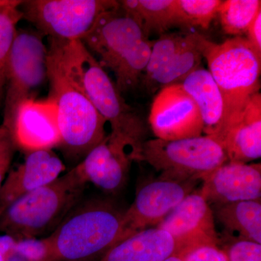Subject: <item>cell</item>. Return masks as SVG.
<instances>
[{
    "mask_svg": "<svg viewBox=\"0 0 261 261\" xmlns=\"http://www.w3.org/2000/svg\"><path fill=\"white\" fill-rule=\"evenodd\" d=\"M49 99L56 104L59 147L70 157L84 158L107 137V122L89 100L70 67L64 42L48 38Z\"/></svg>",
    "mask_w": 261,
    "mask_h": 261,
    "instance_id": "obj_1",
    "label": "cell"
},
{
    "mask_svg": "<svg viewBox=\"0 0 261 261\" xmlns=\"http://www.w3.org/2000/svg\"><path fill=\"white\" fill-rule=\"evenodd\" d=\"M103 68L116 78L120 93L130 92L140 84L148 63L152 42L121 5L104 12L81 39Z\"/></svg>",
    "mask_w": 261,
    "mask_h": 261,
    "instance_id": "obj_2",
    "label": "cell"
},
{
    "mask_svg": "<svg viewBox=\"0 0 261 261\" xmlns=\"http://www.w3.org/2000/svg\"><path fill=\"white\" fill-rule=\"evenodd\" d=\"M124 211L109 200H81L48 235L56 261H97L123 240Z\"/></svg>",
    "mask_w": 261,
    "mask_h": 261,
    "instance_id": "obj_3",
    "label": "cell"
},
{
    "mask_svg": "<svg viewBox=\"0 0 261 261\" xmlns=\"http://www.w3.org/2000/svg\"><path fill=\"white\" fill-rule=\"evenodd\" d=\"M70 67L99 114L111 124L110 135L123 142L132 161L147 137V126L127 104L104 68L81 40L64 41Z\"/></svg>",
    "mask_w": 261,
    "mask_h": 261,
    "instance_id": "obj_4",
    "label": "cell"
},
{
    "mask_svg": "<svg viewBox=\"0 0 261 261\" xmlns=\"http://www.w3.org/2000/svg\"><path fill=\"white\" fill-rule=\"evenodd\" d=\"M86 185L73 168L56 181L19 197L0 214V232L15 240L51 233L82 200Z\"/></svg>",
    "mask_w": 261,
    "mask_h": 261,
    "instance_id": "obj_5",
    "label": "cell"
},
{
    "mask_svg": "<svg viewBox=\"0 0 261 261\" xmlns=\"http://www.w3.org/2000/svg\"><path fill=\"white\" fill-rule=\"evenodd\" d=\"M199 45L224 99L225 123L221 140L225 130L240 119L252 97L260 92L261 61L243 37L217 44L200 34Z\"/></svg>",
    "mask_w": 261,
    "mask_h": 261,
    "instance_id": "obj_6",
    "label": "cell"
},
{
    "mask_svg": "<svg viewBox=\"0 0 261 261\" xmlns=\"http://www.w3.org/2000/svg\"><path fill=\"white\" fill-rule=\"evenodd\" d=\"M135 161L148 163L161 172V179L185 181L202 180L228 160L218 137L202 135L178 140H146Z\"/></svg>",
    "mask_w": 261,
    "mask_h": 261,
    "instance_id": "obj_7",
    "label": "cell"
},
{
    "mask_svg": "<svg viewBox=\"0 0 261 261\" xmlns=\"http://www.w3.org/2000/svg\"><path fill=\"white\" fill-rule=\"evenodd\" d=\"M119 6L115 0H28L19 9L47 38L81 40L104 12Z\"/></svg>",
    "mask_w": 261,
    "mask_h": 261,
    "instance_id": "obj_8",
    "label": "cell"
},
{
    "mask_svg": "<svg viewBox=\"0 0 261 261\" xmlns=\"http://www.w3.org/2000/svg\"><path fill=\"white\" fill-rule=\"evenodd\" d=\"M40 32L17 31L10 51L5 89L4 118L9 128L17 110L47 79V47Z\"/></svg>",
    "mask_w": 261,
    "mask_h": 261,
    "instance_id": "obj_9",
    "label": "cell"
},
{
    "mask_svg": "<svg viewBox=\"0 0 261 261\" xmlns=\"http://www.w3.org/2000/svg\"><path fill=\"white\" fill-rule=\"evenodd\" d=\"M197 181L159 178L141 187L133 203L124 211L123 240L142 230L156 227L187 195L194 191Z\"/></svg>",
    "mask_w": 261,
    "mask_h": 261,
    "instance_id": "obj_10",
    "label": "cell"
},
{
    "mask_svg": "<svg viewBox=\"0 0 261 261\" xmlns=\"http://www.w3.org/2000/svg\"><path fill=\"white\" fill-rule=\"evenodd\" d=\"M156 138L178 140L202 136L203 123L195 101L181 84L160 89L149 116Z\"/></svg>",
    "mask_w": 261,
    "mask_h": 261,
    "instance_id": "obj_11",
    "label": "cell"
},
{
    "mask_svg": "<svg viewBox=\"0 0 261 261\" xmlns=\"http://www.w3.org/2000/svg\"><path fill=\"white\" fill-rule=\"evenodd\" d=\"M155 228L172 237L181 252L202 245H219L214 212L200 190L187 195Z\"/></svg>",
    "mask_w": 261,
    "mask_h": 261,
    "instance_id": "obj_12",
    "label": "cell"
},
{
    "mask_svg": "<svg viewBox=\"0 0 261 261\" xmlns=\"http://www.w3.org/2000/svg\"><path fill=\"white\" fill-rule=\"evenodd\" d=\"M9 130L16 148L27 152L59 147L61 135L56 104L29 98L20 105Z\"/></svg>",
    "mask_w": 261,
    "mask_h": 261,
    "instance_id": "obj_13",
    "label": "cell"
},
{
    "mask_svg": "<svg viewBox=\"0 0 261 261\" xmlns=\"http://www.w3.org/2000/svg\"><path fill=\"white\" fill-rule=\"evenodd\" d=\"M200 191L209 205L261 200L260 163L227 162L205 176Z\"/></svg>",
    "mask_w": 261,
    "mask_h": 261,
    "instance_id": "obj_14",
    "label": "cell"
},
{
    "mask_svg": "<svg viewBox=\"0 0 261 261\" xmlns=\"http://www.w3.org/2000/svg\"><path fill=\"white\" fill-rule=\"evenodd\" d=\"M132 162L128 147L109 135L74 168L86 183L116 193L124 187Z\"/></svg>",
    "mask_w": 261,
    "mask_h": 261,
    "instance_id": "obj_15",
    "label": "cell"
},
{
    "mask_svg": "<svg viewBox=\"0 0 261 261\" xmlns=\"http://www.w3.org/2000/svg\"><path fill=\"white\" fill-rule=\"evenodd\" d=\"M65 170L64 163L53 149L28 152L0 189V214L19 197L56 181Z\"/></svg>",
    "mask_w": 261,
    "mask_h": 261,
    "instance_id": "obj_16",
    "label": "cell"
},
{
    "mask_svg": "<svg viewBox=\"0 0 261 261\" xmlns=\"http://www.w3.org/2000/svg\"><path fill=\"white\" fill-rule=\"evenodd\" d=\"M228 161L249 163L261 156V94H255L240 119L221 137Z\"/></svg>",
    "mask_w": 261,
    "mask_h": 261,
    "instance_id": "obj_17",
    "label": "cell"
},
{
    "mask_svg": "<svg viewBox=\"0 0 261 261\" xmlns=\"http://www.w3.org/2000/svg\"><path fill=\"white\" fill-rule=\"evenodd\" d=\"M178 252L177 245L169 233L149 228L116 244L97 261H163Z\"/></svg>",
    "mask_w": 261,
    "mask_h": 261,
    "instance_id": "obj_18",
    "label": "cell"
},
{
    "mask_svg": "<svg viewBox=\"0 0 261 261\" xmlns=\"http://www.w3.org/2000/svg\"><path fill=\"white\" fill-rule=\"evenodd\" d=\"M180 84L198 108L203 123V133L219 139L224 127L225 103L210 72L198 68Z\"/></svg>",
    "mask_w": 261,
    "mask_h": 261,
    "instance_id": "obj_19",
    "label": "cell"
},
{
    "mask_svg": "<svg viewBox=\"0 0 261 261\" xmlns=\"http://www.w3.org/2000/svg\"><path fill=\"white\" fill-rule=\"evenodd\" d=\"M119 3L147 38L153 34L162 35L173 27H182L177 0H123Z\"/></svg>",
    "mask_w": 261,
    "mask_h": 261,
    "instance_id": "obj_20",
    "label": "cell"
},
{
    "mask_svg": "<svg viewBox=\"0 0 261 261\" xmlns=\"http://www.w3.org/2000/svg\"><path fill=\"white\" fill-rule=\"evenodd\" d=\"M215 209L214 218L228 238L261 244V200L240 201Z\"/></svg>",
    "mask_w": 261,
    "mask_h": 261,
    "instance_id": "obj_21",
    "label": "cell"
},
{
    "mask_svg": "<svg viewBox=\"0 0 261 261\" xmlns=\"http://www.w3.org/2000/svg\"><path fill=\"white\" fill-rule=\"evenodd\" d=\"M200 34L187 33L179 50L159 73L144 85L147 92L154 93L168 86L180 84L192 72L200 68L203 56L199 45Z\"/></svg>",
    "mask_w": 261,
    "mask_h": 261,
    "instance_id": "obj_22",
    "label": "cell"
},
{
    "mask_svg": "<svg viewBox=\"0 0 261 261\" xmlns=\"http://www.w3.org/2000/svg\"><path fill=\"white\" fill-rule=\"evenodd\" d=\"M260 12V0H227L220 5L217 15L224 34L237 37L246 35Z\"/></svg>",
    "mask_w": 261,
    "mask_h": 261,
    "instance_id": "obj_23",
    "label": "cell"
},
{
    "mask_svg": "<svg viewBox=\"0 0 261 261\" xmlns=\"http://www.w3.org/2000/svg\"><path fill=\"white\" fill-rule=\"evenodd\" d=\"M22 1L9 0L0 7V102L5 96L7 68L17 33V25L23 15L19 9Z\"/></svg>",
    "mask_w": 261,
    "mask_h": 261,
    "instance_id": "obj_24",
    "label": "cell"
},
{
    "mask_svg": "<svg viewBox=\"0 0 261 261\" xmlns=\"http://www.w3.org/2000/svg\"><path fill=\"white\" fill-rule=\"evenodd\" d=\"M186 35L187 34L182 33H166L160 36L157 40L152 42L148 63L142 75L140 84L145 85L168 64L181 47Z\"/></svg>",
    "mask_w": 261,
    "mask_h": 261,
    "instance_id": "obj_25",
    "label": "cell"
},
{
    "mask_svg": "<svg viewBox=\"0 0 261 261\" xmlns=\"http://www.w3.org/2000/svg\"><path fill=\"white\" fill-rule=\"evenodd\" d=\"M221 0H177L183 28L207 29L218 14Z\"/></svg>",
    "mask_w": 261,
    "mask_h": 261,
    "instance_id": "obj_26",
    "label": "cell"
},
{
    "mask_svg": "<svg viewBox=\"0 0 261 261\" xmlns=\"http://www.w3.org/2000/svg\"><path fill=\"white\" fill-rule=\"evenodd\" d=\"M15 251L20 253L27 261H56L49 236L40 239L17 240Z\"/></svg>",
    "mask_w": 261,
    "mask_h": 261,
    "instance_id": "obj_27",
    "label": "cell"
},
{
    "mask_svg": "<svg viewBox=\"0 0 261 261\" xmlns=\"http://www.w3.org/2000/svg\"><path fill=\"white\" fill-rule=\"evenodd\" d=\"M224 250L228 261H261V244L235 240Z\"/></svg>",
    "mask_w": 261,
    "mask_h": 261,
    "instance_id": "obj_28",
    "label": "cell"
},
{
    "mask_svg": "<svg viewBox=\"0 0 261 261\" xmlns=\"http://www.w3.org/2000/svg\"><path fill=\"white\" fill-rule=\"evenodd\" d=\"M184 261H228L224 249L217 245H202L190 247L177 254Z\"/></svg>",
    "mask_w": 261,
    "mask_h": 261,
    "instance_id": "obj_29",
    "label": "cell"
},
{
    "mask_svg": "<svg viewBox=\"0 0 261 261\" xmlns=\"http://www.w3.org/2000/svg\"><path fill=\"white\" fill-rule=\"evenodd\" d=\"M16 149L9 130L0 126V189L10 167Z\"/></svg>",
    "mask_w": 261,
    "mask_h": 261,
    "instance_id": "obj_30",
    "label": "cell"
},
{
    "mask_svg": "<svg viewBox=\"0 0 261 261\" xmlns=\"http://www.w3.org/2000/svg\"><path fill=\"white\" fill-rule=\"evenodd\" d=\"M245 38L255 56L261 61V12L250 24Z\"/></svg>",
    "mask_w": 261,
    "mask_h": 261,
    "instance_id": "obj_31",
    "label": "cell"
},
{
    "mask_svg": "<svg viewBox=\"0 0 261 261\" xmlns=\"http://www.w3.org/2000/svg\"><path fill=\"white\" fill-rule=\"evenodd\" d=\"M17 240L10 235H0V254L6 258L15 249Z\"/></svg>",
    "mask_w": 261,
    "mask_h": 261,
    "instance_id": "obj_32",
    "label": "cell"
},
{
    "mask_svg": "<svg viewBox=\"0 0 261 261\" xmlns=\"http://www.w3.org/2000/svg\"><path fill=\"white\" fill-rule=\"evenodd\" d=\"M163 261H184L182 260L181 257L178 255L177 254H174V255H171V256L168 257L167 258L165 259Z\"/></svg>",
    "mask_w": 261,
    "mask_h": 261,
    "instance_id": "obj_33",
    "label": "cell"
},
{
    "mask_svg": "<svg viewBox=\"0 0 261 261\" xmlns=\"http://www.w3.org/2000/svg\"><path fill=\"white\" fill-rule=\"evenodd\" d=\"M9 0H0V7L3 6V5H6L8 3Z\"/></svg>",
    "mask_w": 261,
    "mask_h": 261,
    "instance_id": "obj_34",
    "label": "cell"
},
{
    "mask_svg": "<svg viewBox=\"0 0 261 261\" xmlns=\"http://www.w3.org/2000/svg\"><path fill=\"white\" fill-rule=\"evenodd\" d=\"M0 261H5L4 257L0 254Z\"/></svg>",
    "mask_w": 261,
    "mask_h": 261,
    "instance_id": "obj_35",
    "label": "cell"
}]
</instances>
